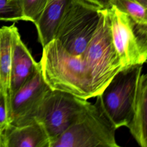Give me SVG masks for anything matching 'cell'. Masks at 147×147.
Returning <instances> with one entry per match:
<instances>
[{"label":"cell","mask_w":147,"mask_h":147,"mask_svg":"<svg viewBox=\"0 0 147 147\" xmlns=\"http://www.w3.org/2000/svg\"><path fill=\"white\" fill-rule=\"evenodd\" d=\"M42 48L39 67L52 90L67 92L85 99L94 97L82 55L71 54L56 39Z\"/></svg>","instance_id":"cell-1"},{"label":"cell","mask_w":147,"mask_h":147,"mask_svg":"<svg viewBox=\"0 0 147 147\" xmlns=\"http://www.w3.org/2000/svg\"><path fill=\"white\" fill-rule=\"evenodd\" d=\"M94 97L123 68L113 42L107 9L99 10L97 27L82 54Z\"/></svg>","instance_id":"cell-2"},{"label":"cell","mask_w":147,"mask_h":147,"mask_svg":"<svg viewBox=\"0 0 147 147\" xmlns=\"http://www.w3.org/2000/svg\"><path fill=\"white\" fill-rule=\"evenodd\" d=\"M90 102L79 118L51 147H118L115 127L105 111L99 96Z\"/></svg>","instance_id":"cell-3"},{"label":"cell","mask_w":147,"mask_h":147,"mask_svg":"<svg viewBox=\"0 0 147 147\" xmlns=\"http://www.w3.org/2000/svg\"><path fill=\"white\" fill-rule=\"evenodd\" d=\"M100 9L84 0H68L54 39L71 54L81 55L97 27Z\"/></svg>","instance_id":"cell-4"},{"label":"cell","mask_w":147,"mask_h":147,"mask_svg":"<svg viewBox=\"0 0 147 147\" xmlns=\"http://www.w3.org/2000/svg\"><path fill=\"white\" fill-rule=\"evenodd\" d=\"M113 42L123 68L147 59V25L134 21L114 5L107 9Z\"/></svg>","instance_id":"cell-5"},{"label":"cell","mask_w":147,"mask_h":147,"mask_svg":"<svg viewBox=\"0 0 147 147\" xmlns=\"http://www.w3.org/2000/svg\"><path fill=\"white\" fill-rule=\"evenodd\" d=\"M143 64L122 68L99 94L102 106L117 129L126 126L131 115Z\"/></svg>","instance_id":"cell-6"},{"label":"cell","mask_w":147,"mask_h":147,"mask_svg":"<svg viewBox=\"0 0 147 147\" xmlns=\"http://www.w3.org/2000/svg\"><path fill=\"white\" fill-rule=\"evenodd\" d=\"M90 103L87 99L70 93L51 90L35 117L44 128L51 145L81 115Z\"/></svg>","instance_id":"cell-7"},{"label":"cell","mask_w":147,"mask_h":147,"mask_svg":"<svg viewBox=\"0 0 147 147\" xmlns=\"http://www.w3.org/2000/svg\"><path fill=\"white\" fill-rule=\"evenodd\" d=\"M51 90L42 78L38 63L33 74L11 95L9 125L21 126L34 121L42 101Z\"/></svg>","instance_id":"cell-8"},{"label":"cell","mask_w":147,"mask_h":147,"mask_svg":"<svg viewBox=\"0 0 147 147\" xmlns=\"http://www.w3.org/2000/svg\"><path fill=\"white\" fill-rule=\"evenodd\" d=\"M38 66L30 52L21 38L14 25L12 32V58L10 78V95L29 78Z\"/></svg>","instance_id":"cell-9"},{"label":"cell","mask_w":147,"mask_h":147,"mask_svg":"<svg viewBox=\"0 0 147 147\" xmlns=\"http://www.w3.org/2000/svg\"><path fill=\"white\" fill-rule=\"evenodd\" d=\"M3 147H50V141L38 121L21 126L8 125L2 133Z\"/></svg>","instance_id":"cell-10"},{"label":"cell","mask_w":147,"mask_h":147,"mask_svg":"<svg viewBox=\"0 0 147 147\" xmlns=\"http://www.w3.org/2000/svg\"><path fill=\"white\" fill-rule=\"evenodd\" d=\"M130 132L138 144L147 147V75H140L132 109L127 123Z\"/></svg>","instance_id":"cell-11"},{"label":"cell","mask_w":147,"mask_h":147,"mask_svg":"<svg viewBox=\"0 0 147 147\" xmlns=\"http://www.w3.org/2000/svg\"><path fill=\"white\" fill-rule=\"evenodd\" d=\"M67 2L68 0H48L44 10L34 22L42 47L54 39Z\"/></svg>","instance_id":"cell-12"},{"label":"cell","mask_w":147,"mask_h":147,"mask_svg":"<svg viewBox=\"0 0 147 147\" xmlns=\"http://www.w3.org/2000/svg\"><path fill=\"white\" fill-rule=\"evenodd\" d=\"M14 24L0 28V93L10 109L12 32Z\"/></svg>","instance_id":"cell-13"},{"label":"cell","mask_w":147,"mask_h":147,"mask_svg":"<svg viewBox=\"0 0 147 147\" xmlns=\"http://www.w3.org/2000/svg\"><path fill=\"white\" fill-rule=\"evenodd\" d=\"M114 5L121 11L127 14L136 22L147 25V7L136 0H113Z\"/></svg>","instance_id":"cell-14"},{"label":"cell","mask_w":147,"mask_h":147,"mask_svg":"<svg viewBox=\"0 0 147 147\" xmlns=\"http://www.w3.org/2000/svg\"><path fill=\"white\" fill-rule=\"evenodd\" d=\"M23 16V21L34 23L44 10L48 0H15Z\"/></svg>","instance_id":"cell-15"},{"label":"cell","mask_w":147,"mask_h":147,"mask_svg":"<svg viewBox=\"0 0 147 147\" xmlns=\"http://www.w3.org/2000/svg\"><path fill=\"white\" fill-rule=\"evenodd\" d=\"M0 20L23 21L22 12L15 0H0Z\"/></svg>","instance_id":"cell-16"},{"label":"cell","mask_w":147,"mask_h":147,"mask_svg":"<svg viewBox=\"0 0 147 147\" xmlns=\"http://www.w3.org/2000/svg\"><path fill=\"white\" fill-rule=\"evenodd\" d=\"M10 109L4 96L0 93V133H2L10 123Z\"/></svg>","instance_id":"cell-17"},{"label":"cell","mask_w":147,"mask_h":147,"mask_svg":"<svg viewBox=\"0 0 147 147\" xmlns=\"http://www.w3.org/2000/svg\"><path fill=\"white\" fill-rule=\"evenodd\" d=\"M113 0H100L103 9H108L110 7Z\"/></svg>","instance_id":"cell-18"},{"label":"cell","mask_w":147,"mask_h":147,"mask_svg":"<svg viewBox=\"0 0 147 147\" xmlns=\"http://www.w3.org/2000/svg\"><path fill=\"white\" fill-rule=\"evenodd\" d=\"M84 1H86L87 2H88L90 3H91L92 4H94L96 6H98L100 7H101L102 9H103L102 5V3L100 2V0H84Z\"/></svg>","instance_id":"cell-19"},{"label":"cell","mask_w":147,"mask_h":147,"mask_svg":"<svg viewBox=\"0 0 147 147\" xmlns=\"http://www.w3.org/2000/svg\"><path fill=\"white\" fill-rule=\"evenodd\" d=\"M136 1H138V2L141 3L142 5L147 7V0H136Z\"/></svg>","instance_id":"cell-20"},{"label":"cell","mask_w":147,"mask_h":147,"mask_svg":"<svg viewBox=\"0 0 147 147\" xmlns=\"http://www.w3.org/2000/svg\"><path fill=\"white\" fill-rule=\"evenodd\" d=\"M0 147H3V137L1 133H0Z\"/></svg>","instance_id":"cell-21"}]
</instances>
